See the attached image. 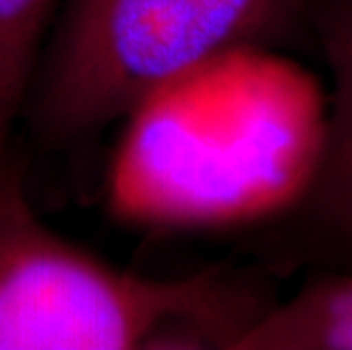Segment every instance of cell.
I'll list each match as a JSON object with an SVG mask.
<instances>
[{"instance_id":"6da1fadb","label":"cell","mask_w":352,"mask_h":350,"mask_svg":"<svg viewBox=\"0 0 352 350\" xmlns=\"http://www.w3.org/2000/svg\"><path fill=\"white\" fill-rule=\"evenodd\" d=\"M271 278L118 269L39 219L16 153L0 168V350H236L277 303Z\"/></svg>"},{"instance_id":"7a4b0ae2","label":"cell","mask_w":352,"mask_h":350,"mask_svg":"<svg viewBox=\"0 0 352 350\" xmlns=\"http://www.w3.org/2000/svg\"><path fill=\"white\" fill-rule=\"evenodd\" d=\"M307 3L64 0L23 121L48 146L80 144L216 59L309 36Z\"/></svg>"},{"instance_id":"3957f363","label":"cell","mask_w":352,"mask_h":350,"mask_svg":"<svg viewBox=\"0 0 352 350\" xmlns=\"http://www.w3.org/2000/svg\"><path fill=\"white\" fill-rule=\"evenodd\" d=\"M309 36L332 76L329 111L300 187L266 234V269H352V0H309Z\"/></svg>"},{"instance_id":"277c9868","label":"cell","mask_w":352,"mask_h":350,"mask_svg":"<svg viewBox=\"0 0 352 350\" xmlns=\"http://www.w3.org/2000/svg\"><path fill=\"white\" fill-rule=\"evenodd\" d=\"M236 350H352V269L309 271L277 300Z\"/></svg>"},{"instance_id":"5b68a950","label":"cell","mask_w":352,"mask_h":350,"mask_svg":"<svg viewBox=\"0 0 352 350\" xmlns=\"http://www.w3.org/2000/svg\"><path fill=\"white\" fill-rule=\"evenodd\" d=\"M64 0H0V168L14 153L36 66Z\"/></svg>"}]
</instances>
